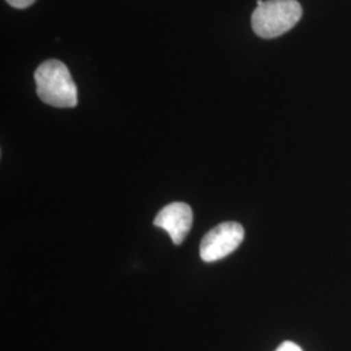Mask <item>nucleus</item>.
I'll return each instance as SVG.
<instances>
[{"mask_svg":"<svg viewBox=\"0 0 351 351\" xmlns=\"http://www.w3.org/2000/svg\"><path fill=\"white\" fill-rule=\"evenodd\" d=\"M243 239L245 230L241 224L234 221L221 223L202 239L201 258L207 263L220 261L237 250Z\"/></svg>","mask_w":351,"mask_h":351,"instance_id":"obj_3","label":"nucleus"},{"mask_svg":"<svg viewBox=\"0 0 351 351\" xmlns=\"http://www.w3.org/2000/svg\"><path fill=\"white\" fill-rule=\"evenodd\" d=\"M276 351H302V349L297 343L287 341V342H282V343L277 348Z\"/></svg>","mask_w":351,"mask_h":351,"instance_id":"obj_6","label":"nucleus"},{"mask_svg":"<svg viewBox=\"0 0 351 351\" xmlns=\"http://www.w3.org/2000/svg\"><path fill=\"white\" fill-rule=\"evenodd\" d=\"M10 5H12L13 8L17 10H25L27 7L33 5L37 0H5Z\"/></svg>","mask_w":351,"mask_h":351,"instance_id":"obj_5","label":"nucleus"},{"mask_svg":"<svg viewBox=\"0 0 351 351\" xmlns=\"http://www.w3.org/2000/svg\"><path fill=\"white\" fill-rule=\"evenodd\" d=\"M39 99L56 108H73L78 103V91L69 69L60 60L51 59L34 72Z\"/></svg>","mask_w":351,"mask_h":351,"instance_id":"obj_1","label":"nucleus"},{"mask_svg":"<svg viewBox=\"0 0 351 351\" xmlns=\"http://www.w3.org/2000/svg\"><path fill=\"white\" fill-rule=\"evenodd\" d=\"M301 17L302 7L297 0H263L252 12L251 25L256 36L272 39L285 34Z\"/></svg>","mask_w":351,"mask_h":351,"instance_id":"obj_2","label":"nucleus"},{"mask_svg":"<svg viewBox=\"0 0 351 351\" xmlns=\"http://www.w3.org/2000/svg\"><path fill=\"white\" fill-rule=\"evenodd\" d=\"M154 226L165 230L173 243L181 245L193 226V211L186 203H171L156 215Z\"/></svg>","mask_w":351,"mask_h":351,"instance_id":"obj_4","label":"nucleus"}]
</instances>
